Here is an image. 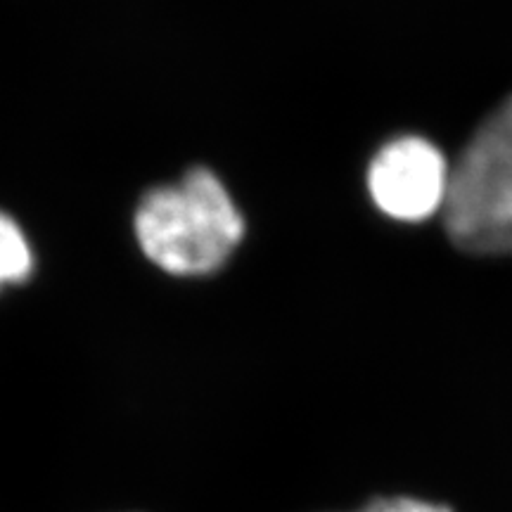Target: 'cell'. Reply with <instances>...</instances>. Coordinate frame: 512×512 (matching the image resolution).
<instances>
[{
  "label": "cell",
  "mask_w": 512,
  "mask_h": 512,
  "mask_svg": "<svg viewBox=\"0 0 512 512\" xmlns=\"http://www.w3.org/2000/svg\"><path fill=\"white\" fill-rule=\"evenodd\" d=\"M245 235V219L209 169L150 190L136 209V238L147 259L171 275H209Z\"/></svg>",
  "instance_id": "6da1fadb"
},
{
  "label": "cell",
  "mask_w": 512,
  "mask_h": 512,
  "mask_svg": "<svg viewBox=\"0 0 512 512\" xmlns=\"http://www.w3.org/2000/svg\"><path fill=\"white\" fill-rule=\"evenodd\" d=\"M444 223L470 254H512V98L479 126L451 169Z\"/></svg>",
  "instance_id": "7a4b0ae2"
},
{
  "label": "cell",
  "mask_w": 512,
  "mask_h": 512,
  "mask_svg": "<svg viewBox=\"0 0 512 512\" xmlns=\"http://www.w3.org/2000/svg\"><path fill=\"white\" fill-rule=\"evenodd\" d=\"M451 166L425 138L403 136L377 152L368 190L377 209L396 221H425L444 211Z\"/></svg>",
  "instance_id": "3957f363"
},
{
  "label": "cell",
  "mask_w": 512,
  "mask_h": 512,
  "mask_svg": "<svg viewBox=\"0 0 512 512\" xmlns=\"http://www.w3.org/2000/svg\"><path fill=\"white\" fill-rule=\"evenodd\" d=\"M34 271V254L22 228L0 211V287L24 283Z\"/></svg>",
  "instance_id": "277c9868"
},
{
  "label": "cell",
  "mask_w": 512,
  "mask_h": 512,
  "mask_svg": "<svg viewBox=\"0 0 512 512\" xmlns=\"http://www.w3.org/2000/svg\"><path fill=\"white\" fill-rule=\"evenodd\" d=\"M358 512H451V510L437 503L418 501V498L396 496V498H377V501L368 503L366 508Z\"/></svg>",
  "instance_id": "5b68a950"
}]
</instances>
